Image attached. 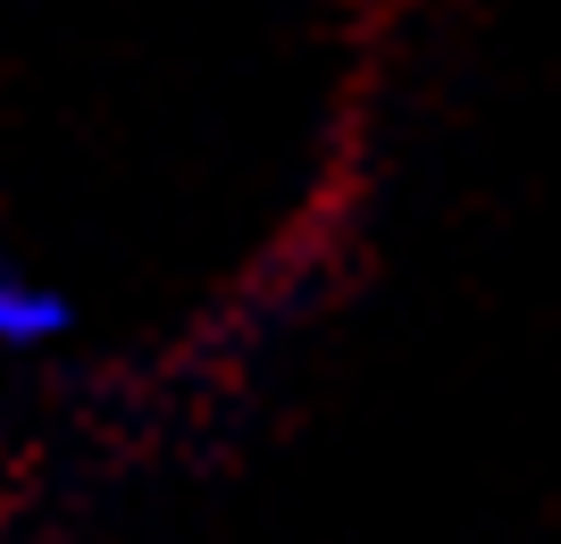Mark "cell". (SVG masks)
I'll list each match as a JSON object with an SVG mask.
<instances>
[{
  "label": "cell",
  "mask_w": 561,
  "mask_h": 544,
  "mask_svg": "<svg viewBox=\"0 0 561 544\" xmlns=\"http://www.w3.org/2000/svg\"><path fill=\"white\" fill-rule=\"evenodd\" d=\"M59 327H68V302L0 268V344H50Z\"/></svg>",
  "instance_id": "1"
}]
</instances>
